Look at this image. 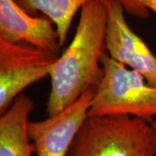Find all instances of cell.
Wrapping results in <instances>:
<instances>
[{
  "label": "cell",
  "instance_id": "6da1fadb",
  "mask_svg": "<svg viewBox=\"0 0 156 156\" xmlns=\"http://www.w3.org/2000/svg\"><path fill=\"white\" fill-rule=\"evenodd\" d=\"M107 22L108 8L103 2L91 1L81 9L72 41L50 71L47 117L59 114L99 85L103 76L101 59L106 52Z\"/></svg>",
  "mask_w": 156,
  "mask_h": 156
},
{
  "label": "cell",
  "instance_id": "7a4b0ae2",
  "mask_svg": "<svg viewBox=\"0 0 156 156\" xmlns=\"http://www.w3.org/2000/svg\"><path fill=\"white\" fill-rule=\"evenodd\" d=\"M150 122L130 115L88 117L68 156H155Z\"/></svg>",
  "mask_w": 156,
  "mask_h": 156
},
{
  "label": "cell",
  "instance_id": "3957f363",
  "mask_svg": "<svg viewBox=\"0 0 156 156\" xmlns=\"http://www.w3.org/2000/svg\"><path fill=\"white\" fill-rule=\"evenodd\" d=\"M103 76L95 89L88 117L130 115L152 122L156 117V87L105 52Z\"/></svg>",
  "mask_w": 156,
  "mask_h": 156
},
{
  "label": "cell",
  "instance_id": "277c9868",
  "mask_svg": "<svg viewBox=\"0 0 156 156\" xmlns=\"http://www.w3.org/2000/svg\"><path fill=\"white\" fill-rule=\"evenodd\" d=\"M58 55L30 44L0 40V113L30 85L50 76Z\"/></svg>",
  "mask_w": 156,
  "mask_h": 156
},
{
  "label": "cell",
  "instance_id": "5b68a950",
  "mask_svg": "<svg viewBox=\"0 0 156 156\" xmlns=\"http://www.w3.org/2000/svg\"><path fill=\"white\" fill-rule=\"evenodd\" d=\"M95 91V89H89L54 116L29 122V135L36 156H68L79 129L88 118Z\"/></svg>",
  "mask_w": 156,
  "mask_h": 156
},
{
  "label": "cell",
  "instance_id": "8992f818",
  "mask_svg": "<svg viewBox=\"0 0 156 156\" xmlns=\"http://www.w3.org/2000/svg\"><path fill=\"white\" fill-rule=\"evenodd\" d=\"M106 5L108 55L128 69L139 72L148 83L156 87V56L128 26L121 3L118 0H111Z\"/></svg>",
  "mask_w": 156,
  "mask_h": 156
},
{
  "label": "cell",
  "instance_id": "52a82bcc",
  "mask_svg": "<svg viewBox=\"0 0 156 156\" xmlns=\"http://www.w3.org/2000/svg\"><path fill=\"white\" fill-rule=\"evenodd\" d=\"M0 40L25 43L58 55L61 45L56 26L47 17H34L16 0H0Z\"/></svg>",
  "mask_w": 156,
  "mask_h": 156
},
{
  "label": "cell",
  "instance_id": "ba28073f",
  "mask_svg": "<svg viewBox=\"0 0 156 156\" xmlns=\"http://www.w3.org/2000/svg\"><path fill=\"white\" fill-rule=\"evenodd\" d=\"M34 101L21 94L0 116V156H31L33 146L30 142L28 118Z\"/></svg>",
  "mask_w": 156,
  "mask_h": 156
},
{
  "label": "cell",
  "instance_id": "9c48e42d",
  "mask_svg": "<svg viewBox=\"0 0 156 156\" xmlns=\"http://www.w3.org/2000/svg\"><path fill=\"white\" fill-rule=\"evenodd\" d=\"M95 0H16L17 4L30 15L41 12L50 18L56 26L61 47L67 39L68 32L79 10L86 4ZM108 4L111 0H96Z\"/></svg>",
  "mask_w": 156,
  "mask_h": 156
},
{
  "label": "cell",
  "instance_id": "30bf717a",
  "mask_svg": "<svg viewBox=\"0 0 156 156\" xmlns=\"http://www.w3.org/2000/svg\"><path fill=\"white\" fill-rule=\"evenodd\" d=\"M123 9L129 14L146 18L148 17V11H152L156 14V0H118Z\"/></svg>",
  "mask_w": 156,
  "mask_h": 156
},
{
  "label": "cell",
  "instance_id": "8fae6325",
  "mask_svg": "<svg viewBox=\"0 0 156 156\" xmlns=\"http://www.w3.org/2000/svg\"><path fill=\"white\" fill-rule=\"evenodd\" d=\"M151 125H152V127H153V128H154V133H155V135H156V117L154 119V121L151 122ZM155 156H156V154H155Z\"/></svg>",
  "mask_w": 156,
  "mask_h": 156
}]
</instances>
